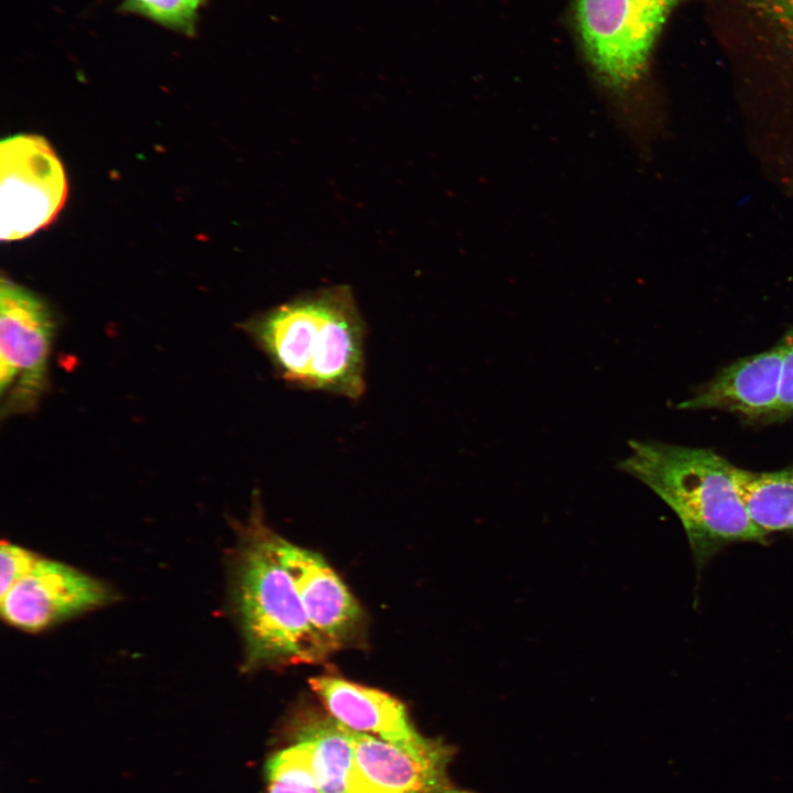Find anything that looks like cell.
I'll use <instances>...</instances> for the list:
<instances>
[{
    "label": "cell",
    "mask_w": 793,
    "mask_h": 793,
    "mask_svg": "<svg viewBox=\"0 0 793 793\" xmlns=\"http://www.w3.org/2000/svg\"><path fill=\"white\" fill-rule=\"evenodd\" d=\"M241 327L290 385L350 400L363 395L367 328L349 285L304 292Z\"/></svg>",
    "instance_id": "6da1fadb"
},
{
    "label": "cell",
    "mask_w": 793,
    "mask_h": 793,
    "mask_svg": "<svg viewBox=\"0 0 793 793\" xmlns=\"http://www.w3.org/2000/svg\"><path fill=\"white\" fill-rule=\"evenodd\" d=\"M629 447L618 468L674 511L698 572L729 545L768 544L770 536L754 524L741 497L738 466L726 457L710 448L658 441L632 439Z\"/></svg>",
    "instance_id": "7a4b0ae2"
},
{
    "label": "cell",
    "mask_w": 793,
    "mask_h": 793,
    "mask_svg": "<svg viewBox=\"0 0 793 793\" xmlns=\"http://www.w3.org/2000/svg\"><path fill=\"white\" fill-rule=\"evenodd\" d=\"M681 1L575 0L576 28L591 74L615 122L642 154L660 126L644 90L651 52Z\"/></svg>",
    "instance_id": "3957f363"
},
{
    "label": "cell",
    "mask_w": 793,
    "mask_h": 793,
    "mask_svg": "<svg viewBox=\"0 0 793 793\" xmlns=\"http://www.w3.org/2000/svg\"><path fill=\"white\" fill-rule=\"evenodd\" d=\"M240 531L232 597L246 644V667L322 661L334 649L307 618L272 547L258 501Z\"/></svg>",
    "instance_id": "277c9868"
},
{
    "label": "cell",
    "mask_w": 793,
    "mask_h": 793,
    "mask_svg": "<svg viewBox=\"0 0 793 793\" xmlns=\"http://www.w3.org/2000/svg\"><path fill=\"white\" fill-rule=\"evenodd\" d=\"M0 238L20 240L51 224L67 197L64 167L48 142L17 134L0 144Z\"/></svg>",
    "instance_id": "5b68a950"
},
{
    "label": "cell",
    "mask_w": 793,
    "mask_h": 793,
    "mask_svg": "<svg viewBox=\"0 0 793 793\" xmlns=\"http://www.w3.org/2000/svg\"><path fill=\"white\" fill-rule=\"evenodd\" d=\"M54 323L33 292L10 280L0 286V388L2 414L31 410L46 382Z\"/></svg>",
    "instance_id": "8992f818"
},
{
    "label": "cell",
    "mask_w": 793,
    "mask_h": 793,
    "mask_svg": "<svg viewBox=\"0 0 793 793\" xmlns=\"http://www.w3.org/2000/svg\"><path fill=\"white\" fill-rule=\"evenodd\" d=\"M1 597L2 618L24 631H40L110 602L102 582L64 563L39 557Z\"/></svg>",
    "instance_id": "52a82bcc"
},
{
    "label": "cell",
    "mask_w": 793,
    "mask_h": 793,
    "mask_svg": "<svg viewBox=\"0 0 793 793\" xmlns=\"http://www.w3.org/2000/svg\"><path fill=\"white\" fill-rule=\"evenodd\" d=\"M308 683L329 715L347 728L390 742L420 760L450 762L454 750L422 736L393 696L336 676H315Z\"/></svg>",
    "instance_id": "ba28073f"
},
{
    "label": "cell",
    "mask_w": 793,
    "mask_h": 793,
    "mask_svg": "<svg viewBox=\"0 0 793 793\" xmlns=\"http://www.w3.org/2000/svg\"><path fill=\"white\" fill-rule=\"evenodd\" d=\"M784 356L785 344L781 338L767 350L724 367L676 408L724 411L749 422H774L781 399Z\"/></svg>",
    "instance_id": "9c48e42d"
},
{
    "label": "cell",
    "mask_w": 793,
    "mask_h": 793,
    "mask_svg": "<svg viewBox=\"0 0 793 793\" xmlns=\"http://www.w3.org/2000/svg\"><path fill=\"white\" fill-rule=\"evenodd\" d=\"M270 539L311 623L334 650L351 643L361 632L365 616L336 572L319 554L286 541L272 530Z\"/></svg>",
    "instance_id": "30bf717a"
},
{
    "label": "cell",
    "mask_w": 793,
    "mask_h": 793,
    "mask_svg": "<svg viewBox=\"0 0 793 793\" xmlns=\"http://www.w3.org/2000/svg\"><path fill=\"white\" fill-rule=\"evenodd\" d=\"M351 793H474L457 786L446 762L424 761L374 736L352 730Z\"/></svg>",
    "instance_id": "8fae6325"
},
{
    "label": "cell",
    "mask_w": 793,
    "mask_h": 793,
    "mask_svg": "<svg viewBox=\"0 0 793 793\" xmlns=\"http://www.w3.org/2000/svg\"><path fill=\"white\" fill-rule=\"evenodd\" d=\"M296 740H305L311 745L313 772L321 793H351V729L330 715L313 717L300 724Z\"/></svg>",
    "instance_id": "7c38bea8"
},
{
    "label": "cell",
    "mask_w": 793,
    "mask_h": 793,
    "mask_svg": "<svg viewBox=\"0 0 793 793\" xmlns=\"http://www.w3.org/2000/svg\"><path fill=\"white\" fill-rule=\"evenodd\" d=\"M737 481L754 524L768 536L793 535V464L775 470L738 467Z\"/></svg>",
    "instance_id": "4fadbf2b"
},
{
    "label": "cell",
    "mask_w": 793,
    "mask_h": 793,
    "mask_svg": "<svg viewBox=\"0 0 793 793\" xmlns=\"http://www.w3.org/2000/svg\"><path fill=\"white\" fill-rule=\"evenodd\" d=\"M269 793H321L316 783L312 748L305 740L276 752L265 768Z\"/></svg>",
    "instance_id": "5bb4252c"
},
{
    "label": "cell",
    "mask_w": 793,
    "mask_h": 793,
    "mask_svg": "<svg viewBox=\"0 0 793 793\" xmlns=\"http://www.w3.org/2000/svg\"><path fill=\"white\" fill-rule=\"evenodd\" d=\"M204 2L205 0H123L122 8L173 31L193 35L198 11Z\"/></svg>",
    "instance_id": "9a60e30c"
},
{
    "label": "cell",
    "mask_w": 793,
    "mask_h": 793,
    "mask_svg": "<svg viewBox=\"0 0 793 793\" xmlns=\"http://www.w3.org/2000/svg\"><path fill=\"white\" fill-rule=\"evenodd\" d=\"M39 557L40 555L23 546L3 541L0 553V595L23 577Z\"/></svg>",
    "instance_id": "2e32d148"
},
{
    "label": "cell",
    "mask_w": 793,
    "mask_h": 793,
    "mask_svg": "<svg viewBox=\"0 0 793 793\" xmlns=\"http://www.w3.org/2000/svg\"><path fill=\"white\" fill-rule=\"evenodd\" d=\"M763 13L793 48V0H758Z\"/></svg>",
    "instance_id": "e0dca14e"
},
{
    "label": "cell",
    "mask_w": 793,
    "mask_h": 793,
    "mask_svg": "<svg viewBox=\"0 0 793 793\" xmlns=\"http://www.w3.org/2000/svg\"><path fill=\"white\" fill-rule=\"evenodd\" d=\"M785 344L781 399L774 422L793 416V327L782 337Z\"/></svg>",
    "instance_id": "ac0fdd59"
}]
</instances>
